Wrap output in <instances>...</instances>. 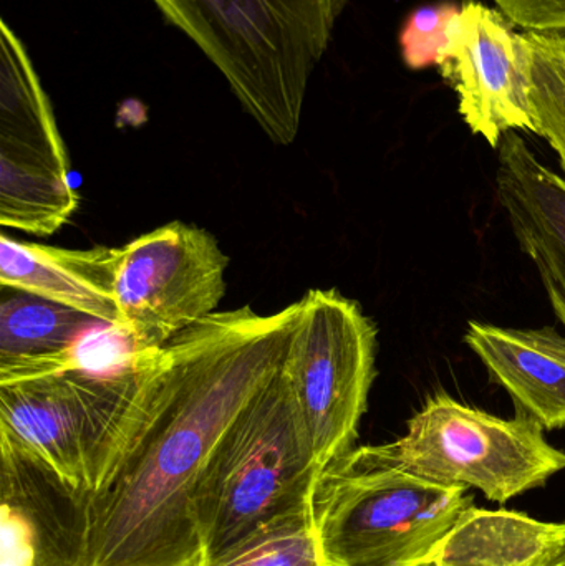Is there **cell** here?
Here are the masks:
<instances>
[{"mask_svg":"<svg viewBox=\"0 0 565 566\" xmlns=\"http://www.w3.org/2000/svg\"><path fill=\"white\" fill-rule=\"evenodd\" d=\"M297 302L216 312L153 352L133 442L93 497L90 566H205L195 501L239 416L281 371Z\"/></svg>","mask_w":565,"mask_h":566,"instance_id":"6da1fadb","label":"cell"},{"mask_svg":"<svg viewBox=\"0 0 565 566\" xmlns=\"http://www.w3.org/2000/svg\"><path fill=\"white\" fill-rule=\"evenodd\" d=\"M219 70L275 145L297 138L305 96L350 0H151Z\"/></svg>","mask_w":565,"mask_h":566,"instance_id":"7a4b0ae2","label":"cell"},{"mask_svg":"<svg viewBox=\"0 0 565 566\" xmlns=\"http://www.w3.org/2000/svg\"><path fill=\"white\" fill-rule=\"evenodd\" d=\"M474 509L467 489L411 475L380 446L354 448L328 464L312 495L327 566L431 564Z\"/></svg>","mask_w":565,"mask_h":566,"instance_id":"3957f363","label":"cell"},{"mask_svg":"<svg viewBox=\"0 0 565 566\" xmlns=\"http://www.w3.org/2000/svg\"><path fill=\"white\" fill-rule=\"evenodd\" d=\"M151 356L129 352L108 371L69 366L0 382V442L100 494L128 455Z\"/></svg>","mask_w":565,"mask_h":566,"instance_id":"277c9868","label":"cell"},{"mask_svg":"<svg viewBox=\"0 0 565 566\" xmlns=\"http://www.w3.org/2000/svg\"><path fill=\"white\" fill-rule=\"evenodd\" d=\"M322 471L281 368L229 429L199 482L195 512L205 565L308 511Z\"/></svg>","mask_w":565,"mask_h":566,"instance_id":"5b68a950","label":"cell"},{"mask_svg":"<svg viewBox=\"0 0 565 566\" xmlns=\"http://www.w3.org/2000/svg\"><path fill=\"white\" fill-rule=\"evenodd\" d=\"M543 431L520 412L501 419L440 392L410 419L404 438L380 448L391 464L411 475L478 489L504 504L564 471L565 452L551 446Z\"/></svg>","mask_w":565,"mask_h":566,"instance_id":"8992f818","label":"cell"},{"mask_svg":"<svg viewBox=\"0 0 565 566\" xmlns=\"http://www.w3.org/2000/svg\"><path fill=\"white\" fill-rule=\"evenodd\" d=\"M297 305L282 373L325 469L355 448L377 376V328L337 290H311Z\"/></svg>","mask_w":565,"mask_h":566,"instance_id":"52a82bcc","label":"cell"},{"mask_svg":"<svg viewBox=\"0 0 565 566\" xmlns=\"http://www.w3.org/2000/svg\"><path fill=\"white\" fill-rule=\"evenodd\" d=\"M0 35V224L49 238L79 208L66 148L22 40Z\"/></svg>","mask_w":565,"mask_h":566,"instance_id":"ba28073f","label":"cell"},{"mask_svg":"<svg viewBox=\"0 0 565 566\" xmlns=\"http://www.w3.org/2000/svg\"><path fill=\"white\" fill-rule=\"evenodd\" d=\"M229 258L215 235L171 222L119 248L115 332L135 353L155 352L218 312Z\"/></svg>","mask_w":565,"mask_h":566,"instance_id":"9c48e42d","label":"cell"},{"mask_svg":"<svg viewBox=\"0 0 565 566\" xmlns=\"http://www.w3.org/2000/svg\"><path fill=\"white\" fill-rule=\"evenodd\" d=\"M437 69L457 90L464 123L493 148L508 132L534 133L530 45L503 12L464 2Z\"/></svg>","mask_w":565,"mask_h":566,"instance_id":"30bf717a","label":"cell"},{"mask_svg":"<svg viewBox=\"0 0 565 566\" xmlns=\"http://www.w3.org/2000/svg\"><path fill=\"white\" fill-rule=\"evenodd\" d=\"M93 497L0 442V566H90Z\"/></svg>","mask_w":565,"mask_h":566,"instance_id":"8fae6325","label":"cell"},{"mask_svg":"<svg viewBox=\"0 0 565 566\" xmlns=\"http://www.w3.org/2000/svg\"><path fill=\"white\" fill-rule=\"evenodd\" d=\"M496 149L498 199L565 326V181L516 132H508Z\"/></svg>","mask_w":565,"mask_h":566,"instance_id":"7c38bea8","label":"cell"},{"mask_svg":"<svg viewBox=\"0 0 565 566\" xmlns=\"http://www.w3.org/2000/svg\"><path fill=\"white\" fill-rule=\"evenodd\" d=\"M119 248H53L0 235V285L86 313L115 329Z\"/></svg>","mask_w":565,"mask_h":566,"instance_id":"4fadbf2b","label":"cell"},{"mask_svg":"<svg viewBox=\"0 0 565 566\" xmlns=\"http://www.w3.org/2000/svg\"><path fill=\"white\" fill-rule=\"evenodd\" d=\"M470 348L503 386L520 415L547 431L565 428V336L556 329H511L468 323Z\"/></svg>","mask_w":565,"mask_h":566,"instance_id":"5bb4252c","label":"cell"},{"mask_svg":"<svg viewBox=\"0 0 565 566\" xmlns=\"http://www.w3.org/2000/svg\"><path fill=\"white\" fill-rule=\"evenodd\" d=\"M103 325L42 296L12 290L0 303V363L35 361L75 353L80 339Z\"/></svg>","mask_w":565,"mask_h":566,"instance_id":"9a60e30c","label":"cell"},{"mask_svg":"<svg viewBox=\"0 0 565 566\" xmlns=\"http://www.w3.org/2000/svg\"><path fill=\"white\" fill-rule=\"evenodd\" d=\"M557 524H541L510 512L474 509L441 548L435 564L444 566H533L556 534Z\"/></svg>","mask_w":565,"mask_h":566,"instance_id":"2e32d148","label":"cell"},{"mask_svg":"<svg viewBox=\"0 0 565 566\" xmlns=\"http://www.w3.org/2000/svg\"><path fill=\"white\" fill-rule=\"evenodd\" d=\"M531 52V116L534 133L547 139L565 172V36L524 32Z\"/></svg>","mask_w":565,"mask_h":566,"instance_id":"e0dca14e","label":"cell"},{"mask_svg":"<svg viewBox=\"0 0 565 566\" xmlns=\"http://www.w3.org/2000/svg\"><path fill=\"white\" fill-rule=\"evenodd\" d=\"M205 566H327L312 507L268 525Z\"/></svg>","mask_w":565,"mask_h":566,"instance_id":"ac0fdd59","label":"cell"},{"mask_svg":"<svg viewBox=\"0 0 565 566\" xmlns=\"http://www.w3.org/2000/svg\"><path fill=\"white\" fill-rule=\"evenodd\" d=\"M461 7L453 2L420 7L405 19L398 36L401 59L410 70L438 66L441 53L450 36L451 23Z\"/></svg>","mask_w":565,"mask_h":566,"instance_id":"d6986e66","label":"cell"},{"mask_svg":"<svg viewBox=\"0 0 565 566\" xmlns=\"http://www.w3.org/2000/svg\"><path fill=\"white\" fill-rule=\"evenodd\" d=\"M514 25L531 32H565V0H493Z\"/></svg>","mask_w":565,"mask_h":566,"instance_id":"ffe728a7","label":"cell"},{"mask_svg":"<svg viewBox=\"0 0 565 566\" xmlns=\"http://www.w3.org/2000/svg\"><path fill=\"white\" fill-rule=\"evenodd\" d=\"M533 566H565V522L557 524L556 534Z\"/></svg>","mask_w":565,"mask_h":566,"instance_id":"44dd1931","label":"cell"},{"mask_svg":"<svg viewBox=\"0 0 565 566\" xmlns=\"http://www.w3.org/2000/svg\"><path fill=\"white\" fill-rule=\"evenodd\" d=\"M420 566H444V565L435 564V562H431V564H425V565H420Z\"/></svg>","mask_w":565,"mask_h":566,"instance_id":"7402d4cb","label":"cell"}]
</instances>
